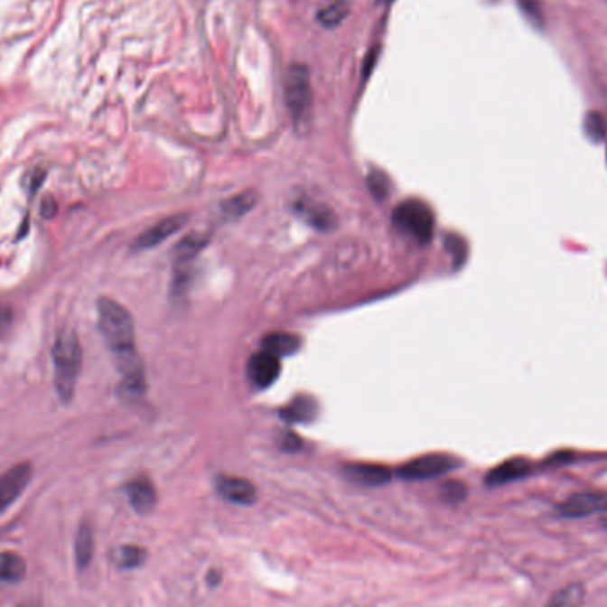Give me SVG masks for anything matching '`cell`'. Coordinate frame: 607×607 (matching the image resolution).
Masks as SVG:
<instances>
[{
    "label": "cell",
    "instance_id": "1",
    "mask_svg": "<svg viewBox=\"0 0 607 607\" xmlns=\"http://www.w3.org/2000/svg\"><path fill=\"white\" fill-rule=\"evenodd\" d=\"M98 327L103 341L114 355L121 371V391L128 398H137L145 393V366L135 349V329L128 309L112 299L98 301Z\"/></svg>",
    "mask_w": 607,
    "mask_h": 607
},
{
    "label": "cell",
    "instance_id": "2",
    "mask_svg": "<svg viewBox=\"0 0 607 607\" xmlns=\"http://www.w3.org/2000/svg\"><path fill=\"white\" fill-rule=\"evenodd\" d=\"M53 384L62 402H71L82 369V347L75 331L64 329L57 334L51 347Z\"/></svg>",
    "mask_w": 607,
    "mask_h": 607
},
{
    "label": "cell",
    "instance_id": "3",
    "mask_svg": "<svg viewBox=\"0 0 607 607\" xmlns=\"http://www.w3.org/2000/svg\"><path fill=\"white\" fill-rule=\"evenodd\" d=\"M395 226L417 244L426 246L434 237V211L421 200H406L400 202L393 211Z\"/></svg>",
    "mask_w": 607,
    "mask_h": 607
},
{
    "label": "cell",
    "instance_id": "4",
    "mask_svg": "<svg viewBox=\"0 0 607 607\" xmlns=\"http://www.w3.org/2000/svg\"><path fill=\"white\" fill-rule=\"evenodd\" d=\"M285 98L295 126H307L313 114V93L309 71L303 64H294L288 68L285 79Z\"/></svg>",
    "mask_w": 607,
    "mask_h": 607
},
{
    "label": "cell",
    "instance_id": "5",
    "mask_svg": "<svg viewBox=\"0 0 607 607\" xmlns=\"http://www.w3.org/2000/svg\"><path fill=\"white\" fill-rule=\"evenodd\" d=\"M456 467H458V460L455 456L430 453V455L417 456L406 462L398 469V476L406 481H425V480H434L443 474H448Z\"/></svg>",
    "mask_w": 607,
    "mask_h": 607
},
{
    "label": "cell",
    "instance_id": "6",
    "mask_svg": "<svg viewBox=\"0 0 607 607\" xmlns=\"http://www.w3.org/2000/svg\"><path fill=\"white\" fill-rule=\"evenodd\" d=\"M31 478L33 467L29 462H22L0 476V515L22 496Z\"/></svg>",
    "mask_w": 607,
    "mask_h": 607
},
{
    "label": "cell",
    "instance_id": "7",
    "mask_svg": "<svg viewBox=\"0 0 607 607\" xmlns=\"http://www.w3.org/2000/svg\"><path fill=\"white\" fill-rule=\"evenodd\" d=\"M606 506L607 494L604 492H581L557 506V513L566 518H584L593 513H602Z\"/></svg>",
    "mask_w": 607,
    "mask_h": 607
},
{
    "label": "cell",
    "instance_id": "8",
    "mask_svg": "<svg viewBox=\"0 0 607 607\" xmlns=\"http://www.w3.org/2000/svg\"><path fill=\"white\" fill-rule=\"evenodd\" d=\"M281 373V360L275 355L268 354L265 350L251 357L247 364V375L257 389L270 388Z\"/></svg>",
    "mask_w": 607,
    "mask_h": 607
},
{
    "label": "cell",
    "instance_id": "9",
    "mask_svg": "<svg viewBox=\"0 0 607 607\" xmlns=\"http://www.w3.org/2000/svg\"><path fill=\"white\" fill-rule=\"evenodd\" d=\"M187 224V215H173L167 217L160 222H156L150 229H146L135 242H134V251H146L153 249L154 246L165 242L171 238L174 233H178L183 226Z\"/></svg>",
    "mask_w": 607,
    "mask_h": 607
},
{
    "label": "cell",
    "instance_id": "10",
    "mask_svg": "<svg viewBox=\"0 0 607 607\" xmlns=\"http://www.w3.org/2000/svg\"><path fill=\"white\" fill-rule=\"evenodd\" d=\"M217 492L235 505H253L257 500L256 487L249 480L237 476H219L215 481Z\"/></svg>",
    "mask_w": 607,
    "mask_h": 607
},
{
    "label": "cell",
    "instance_id": "11",
    "mask_svg": "<svg viewBox=\"0 0 607 607\" xmlns=\"http://www.w3.org/2000/svg\"><path fill=\"white\" fill-rule=\"evenodd\" d=\"M345 476L362 487H382L389 483L391 471L377 463H349L343 467Z\"/></svg>",
    "mask_w": 607,
    "mask_h": 607
},
{
    "label": "cell",
    "instance_id": "12",
    "mask_svg": "<svg viewBox=\"0 0 607 607\" xmlns=\"http://www.w3.org/2000/svg\"><path fill=\"white\" fill-rule=\"evenodd\" d=\"M531 472V463L524 458H511L506 460L501 465L494 467L489 474H487V485L490 487H500V485H506L511 481H517L524 476H528Z\"/></svg>",
    "mask_w": 607,
    "mask_h": 607
},
{
    "label": "cell",
    "instance_id": "13",
    "mask_svg": "<svg viewBox=\"0 0 607 607\" xmlns=\"http://www.w3.org/2000/svg\"><path fill=\"white\" fill-rule=\"evenodd\" d=\"M125 490L130 505L137 513H150L156 505V490L152 481L145 476L132 480Z\"/></svg>",
    "mask_w": 607,
    "mask_h": 607
},
{
    "label": "cell",
    "instance_id": "14",
    "mask_svg": "<svg viewBox=\"0 0 607 607\" xmlns=\"http://www.w3.org/2000/svg\"><path fill=\"white\" fill-rule=\"evenodd\" d=\"M295 210L297 213L303 217L305 222H309L313 228H318V229H331L334 226V213L323 206V204H318V202L311 201H299L295 204Z\"/></svg>",
    "mask_w": 607,
    "mask_h": 607
},
{
    "label": "cell",
    "instance_id": "15",
    "mask_svg": "<svg viewBox=\"0 0 607 607\" xmlns=\"http://www.w3.org/2000/svg\"><path fill=\"white\" fill-rule=\"evenodd\" d=\"M301 349V340L294 334L288 332H274L263 338L261 341V350L275 357H285V355L295 354Z\"/></svg>",
    "mask_w": 607,
    "mask_h": 607
},
{
    "label": "cell",
    "instance_id": "16",
    "mask_svg": "<svg viewBox=\"0 0 607 607\" xmlns=\"http://www.w3.org/2000/svg\"><path fill=\"white\" fill-rule=\"evenodd\" d=\"M318 412V405L309 397H299L281 408V417L286 423H309Z\"/></svg>",
    "mask_w": 607,
    "mask_h": 607
},
{
    "label": "cell",
    "instance_id": "17",
    "mask_svg": "<svg viewBox=\"0 0 607 607\" xmlns=\"http://www.w3.org/2000/svg\"><path fill=\"white\" fill-rule=\"evenodd\" d=\"M95 551V535L89 522H82L75 538V559L79 568H86Z\"/></svg>",
    "mask_w": 607,
    "mask_h": 607
},
{
    "label": "cell",
    "instance_id": "18",
    "mask_svg": "<svg viewBox=\"0 0 607 607\" xmlns=\"http://www.w3.org/2000/svg\"><path fill=\"white\" fill-rule=\"evenodd\" d=\"M27 565L23 557L14 553H0V581L2 583H18L23 579Z\"/></svg>",
    "mask_w": 607,
    "mask_h": 607
},
{
    "label": "cell",
    "instance_id": "19",
    "mask_svg": "<svg viewBox=\"0 0 607 607\" xmlns=\"http://www.w3.org/2000/svg\"><path fill=\"white\" fill-rule=\"evenodd\" d=\"M349 2L347 0H331L327 2L323 7L318 9V22L325 27H336L338 23H341L347 14H349Z\"/></svg>",
    "mask_w": 607,
    "mask_h": 607
},
{
    "label": "cell",
    "instance_id": "20",
    "mask_svg": "<svg viewBox=\"0 0 607 607\" xmlns=\"http://www.w3.org/2000/svg\"><path fill=\"white\" fill-rule=\"evenodd\" d=\"M112 561L117 568H137L146 561V551L137 546H121L112 553Z\"/></svg>",
    "mask_w": 607,
    "mask_h": 607
},
{
    "label": "cell",
    "instance_id": "21",
    "mask_svg": "<svg viewBox=\"0 0 607 607\" xmlns=\"http://www.w3.org/2000/svg\"><path fill=\"white\" fill-rule=\"evenodd\" d=\"M204 246H206V238L201 233H194V235L183 238L176 247V259H174L176 266H187Z\"/></svg>",
    "mask_w": 607,
    "mask_h": 607
},
{
    "label": "cell",
    "instance_id": "22",
    "mask_svg": "<svg viewBox=\"0 0 607 607\" xmlns=\"http://www.w3.org/2000/svg\"><path fill=\"white\" fill-rule=\"evenodd\" d=\"M583 602H584V586L574 583L556 592L546 607H581Z\"/></svg>",
    "mask_w": 607,
    "mask_h": 607
},
{
    "label": "cell",
    "instance_id": "23",
    "mask_svg": "<svg viewBox=\"0 0 607 607\" xmlns=\"http://www.w3.org/2000/svg\"><path fill=\"white\" fill-rule=\"evenodd\" d=\"M256 201H257V194L253 192V191H246V192L237 194L231 200L224 202L222 204V211H224L226 217L237 219V217L246 215L249 210H253Z\"/></svg>",
    "mask_w": 607,
    "mask_h": 607
},
{
    "label": "cell",
    "instance_id": "24",
    "mask_svg": "<svg viewBox=\"0 0 607 607\" xmlns=\"http://www.w3.org/2000/svg\"><path fill=\"white\" fill-rule=\"evenodd\" d=\"M368 183H369V191H371V194H373L377 200H384V198H388V194H389V180H388V176H386L382 171L373 169V171L369 173V176H368Z\"/></svg>",
    "mask_w": 607,
    "mask_h": 607
},
{
    "label": "cell",
    "instance_id": "25",
    "mask_svg": "<svg viewBox=\"0 0 607 607\" xmlns=\"http://www.w3.org/2000/svg\"><path fill=\"white\" fill-rule=\"evenodd\" d=\"M520 11L526 14V18L537 25V27H544V13H542V5L540 0H517Z\"/></svg>",
    "mask_w": 607,
    "mask_h": 607
},
{
    "label": "cell",
    "instance_id": "26",
    "mask_svg": "<svg viewBox=\"0 0 607 607\" xmlns=\"http://www.w3.org/2000/svg\"><path fill=\"white\" fill-rule=\"evenodd\" d=\"M584 128H586V134L590 135V139L593 141H601L606 137V121L601 114L597 112H592L588 117H586V123H584Z\"/></svg>",
    "mask_w": 607,
    "mask_h": 607
},
{
    "label": "cell",
    "instance_id": "27",
    "mask_svg": "<svg viewBox=\"0 0 607 607\" xmlns=\"http://www.w3.org/2000/svg\"><path fill=\"white\" fill-rule=\"evenodd\" d=\"M441 494H443V500H444L446 503L455 505V503H460V501L465 500L467 490H465V487H463L460 481H448V483L443 487Z\"/></svg>",
    "mask_w": 607,
    "mask_h": 607
},
{
    "label": "cell",
    "instance_id": "28",
    "mask_svg": "<svg viewBox=\"0 0 607 607\" xmlns=\"http://www.w3.org/2000/svg\"><path fill=\"white\" fill-rule=\"evenodd\" d=\"M446 247L448 251L453 254V259H455L456 265H462L463 259H465V242L460 238V237H455V235H450L448 240H446Z\"/></svg>",
    "mask_w": 607,
    "mask_h": 607
},
{
    "label": "cell",
    "instance_id": "29",
    "mask_svg": "<svg viewBox=\"0 0 607 607\" xmlns=\"http://www.w3.org/2000/svg\"><path fill=\"white\" fill-rule=\"evenodd\" d=\"M11 318H13V313L7 305H0V334L5 332V329L9 327L11 323Z\"/></svg>",
    "mask_w": 607,
    "mask_h": 607
},
{
    "label": "cell",
    "instance_id": "30",
    "mask_svg": "<svg viewBox=\"0 0 607 607\" xmlns=\"http://www.w3.org/2000/svg\"><path fill=\"white\" fill-rule=\"evenodd\" d=\"M283 446L286 450H297L301 446V441L297 437H294V435H286V441L283 443Z\"/></svg>",
    "mask_w": 607,
    "mask_h": 607
},
{
    "label": "cell",
    "instance_id": "31",
    "mask_svg": "<svg viewBox=\"0 0 607 607\" xmlns=\"http://www.w3.org/2000/svg\"><path fill=\"white\" fill-rule=\"evenodd\" d=\"M45 204H47V208L43 210V215H45V217H51V215L55 213L57 206H55V202L51 201V200H47V202H45Z\"/></svg>",
    "mask_w": 607,
    "mask_h": 607
},
{
    "label": "cell",
    "instance_id": "32",
    "mask_svg": "<svg viewBox=\"0 0 607 607\" xmlns=\"http://www.w3.org/2000/svg\"><path fill=\"white\" fill-rule=\"evenodd\" d=\"M601 522H602L604 526H607V506L602 509V513H601Z\"/></svg>",
    "mask_w": 607,
    "mask_h": 607
},
{
    "label": "cell",
    "instance_id": "33",
    "mask_svg": "<svg viewBox=\"0 0 607 607\" xmlns=\"http://www.w3.org/2000/svg\"><path fill=\"white\" fill-rule=\"evenodd\" d=\"M210 583H211V584H217V575H215V572L210 574Z\"/></svg>",
    "mask_w": 607,
    "mask_h": 607
},
{
    "label": "cell",
    "instance_id": "34",
    "mask_svg": "<svg viewBox=\"0 0 607 607\" xmlns=\"http://www.w3.org/2000/svg\"><path fill=\"white\" fill-rule=\"evenodd\" d=\"M18 607H40L36 606V604H33V602H25V604H20Z\"/></svg>",
    "mask_w": 607,
    "mask_h": 607
},
{
    "label": "cell",
    "instance_id": "35",
    "mask_svg": "<svg viewBox=\"0 0 607 607\" xmlns=\"http://www.w3.org/2000/svg\"><path fill=\"white\" fill-rule=\"evenodd\" d=\"M382 2H391V0H382Z\"/></svg>",
    "mask_w": 607,
    "mask_h": 607
}]
</instances>
